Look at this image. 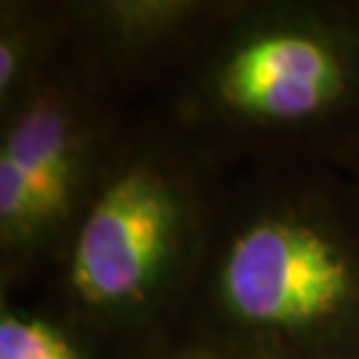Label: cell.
<instances>
[{"label": "cell", "instance_id": "obj_1", "mask_svg": "<svg viewBox=\"0 0 359 359\" xmlns=\"http://www.w3.org/2000/svg\"><path fill=\"white\" fill-rule=\"evenodd\" d=\"M192 295L216 359H359V203L322 179L248 184L210 218Z\"/></svg>", "mask_w": 359, "mask_h": 359}, {"label": "cell", "instance_id": "obj_2", "mask_svg": "<svg viewBox=\"0 0 359 359\" xmlns=\"http://www.w3.org/2000/svg\"><path fill=\"white\" fill-rule=\"evenodd\" d=\"M173 112L210 147H322L359 136V6H224L187 51Z\"/></svg>", "mask_w": 359, "mask_h": 359}, {"label": "cell", "instance_id": "obj_3", "mask_svg": "<svg viewBox=\"0 0 359 359\" xmlns=\"http://www.w3.org/2000/svg\"><path fill=\"white\" fill-rule=\"evenodd\" d=\"M192 168L147 144L109 160L67 248L65 290L80 325L136 335L187 304L210 234Z\"/></svg>", "mask_w": 359, "mask_h": 359}, {"label": "cell", "instance_id": "obj_4", "mask_svg": "<svg viewBox=\"0 0 359 359\" xmlns=\"http://www.w3.org/2000/svg\"><path fill=\"white\" fill-rule=\"evenodd\" d=\"M0 157L27 173L51 245L69 243L109 163L96 99L75 75L51 69L38 93L3 123Z\"/></svg>", "mask_w": 359, "mask_h": 359}, {"label": "cell", "instance_id": "obj_5", "mask_svg": "<svg viewBox=\"0 0 359 359\" xmlns=\"http://www.w3.org/2000/svg\"><path fill=\"white\" fill-rule=\"evenodd\" d=\"M221 11L203 0H88L69 3L62 27L107 65L139 67L160 53H187Z\"/></svg>", "mask_w": 359, "mask_h": 359}, {"label": "cell", "instance_id": "obj_6", "mask_svg": "<svg viewBox=\"0 0 359 359\" xmlns=\"http://www.w3.org/2000/svg\"><path fill=\"white\" fill-rule=\"evenodd\" d=\"M53 62V25L46 13L19 3L0 11V117L11 120L48 80Z\"/></svg>", "mask_w": 359, "mask_h": 359}, {"label": "cell", "instance_id": "obj_7", "mask_svg": "<svg viewBox=\"0 0 359 359\" xmlns=\"http://www.w3.org/2000/svg\"><path fill=\"white\" fill-rule=\"evenodd\" d=\"M0 359H99L77 330L62 322L3 306Z\"/></svg>", "mask_w": 359, "mask_h": 359}, {"label": "cell", "instance_id": "obj_8", "mask_svg": "<svg viewBox=\"0 0 359 359\" xmlns=\"http://www.w3.org/2000/svg\"><path fill=\"white\" fill-rule=\"evenodd\" d=\"M160 359H216V357L200 351V348H187V351H181V354H170V357H160Z\"/></svg>", "mask_w": 359, "mask_h": 359}]
</instances>
